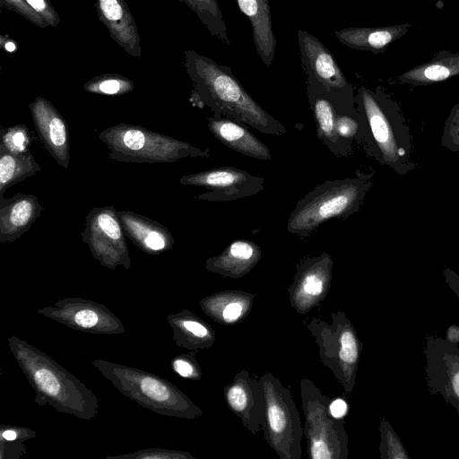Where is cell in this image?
<instances>
[{
	"label": "cell",
	"mask_w": 459,
	"mask_h": 459,
	"mask_svg": "<svg viewBox=\"0 0 459 459\" xmlns=\"http://www.w3.org/2000/svg\"><path fill=\"white\" fill-rule=\"evenodd\" d=\"M0 6L15 12L41 29L48 26L46 21L25 0H0Z\"/></svg>",
	"instance_id": "34"
},
{
	"label": "cell",
	"mask_w": 459,
	"mask_h": 459,
	"mask_svg": "<svg viewBox=\"0 0 459 459\" xmlns=\"http://www.w3.org/2000/svg\"><path fill=\"white\" fill-rule=\"evenodd\" d=\"M100 308L91 306L81 307L74 312L73 316H65V321H71L73 325L82 329H93L100 324Z\"/></svg>",
	"instance_id": "35"
},
{
	"label": "cell",
	"mask_w": 459,
	"mask_h": 459,
	"mask_svg": "<svg viewBox=\"0 0 459 459\" xmlns=\"http://www.w3.org/2000/svg\"><path fill=\"white\" fill-rule=\"evenodd\" d=\"M85 91L103 96H121L134 91V83L129 78L117 74H103L83 84Z\"/></svg>",
	"instance_id": "30"
},
{
	"label": "cell",
	"mask_w": 459,
	"mask_h": 459,
	"mask_svg": "<svg viewBox=\"0 0 459 459\" xmlns=\"http://www.w3.org/2000/svg\"><path fill=\"white\" fill-rule=\"evenodd\" d=\"M441 145L451 152H459V102L454 105L445 121Z\"/></svg>",
	"instance_id": "33"
},
{
	"label": "cell",
	"mask_w": 459,
	"mask_h": 459,
	"mask_svg": "<svg viewBox=\"0 0 459 459\" xmlns=\"http://www.w3.org/2000/svg\"><path fill=\"white\" fill-rule=\"evenodd\" d=\"M307 95L315 119L318 139L335 156L347 157L352 144L342 140L335 126V108L332 89L324 87L313 76H307Z\"/></svg>",
	"instance_id": "16"
},
{
	"label": "cell",
	"mask_w": 459,
	"mask_h": 459,
	"mask_svg": "<svg viewBox=\"0 0 459 459\" xmlns=\"http://www.w3.org/2000/svg\"><path fill=\"white\" fill-rule=\"evenodd\" d=\"M212 134L227 147L260 160H271L269 148L252 134L244 124L227 117H208Z\"/></svg>",
	"instance_id": "21"
},
{
	"label": "cell",
	"mask_w": 459,
	"mask_h": 459,
	"mask_svg": "<svg viewBox=\"0 0 459 459\" xmlns=\"http://www.w3.org/2000/svg\"><path fill=\"white\" fill-rule=\"evenodd\" d=\"M194 359L195 356H184L178 358L173 361L172 367L174 370L181 377L189 378H200L201 370Z\"/></svg>",
	"instance_id": "37"
},
{
	"label": "cell",
	"mask_w": 459,
	"mask_h": 459,
	"mask_svg": "<svg viewBox=\"0 0 459 459\" xmlns=\"http://www.w3.org/2000/svg\"><path fill=\"white\" fill-rule=\"evenodd\" d=\"M97 14L109 36L128 55L142 56L140 35L134 16L125 0H96Z\"/></svg>",
	"instance_id": "18"
},
{
	"label": "cell",
	"mask_w": 459,
	"mask_h": 459,
	"mask_svg": "<svg viewBox=\"0 0 459 459\" xmlns=\"http://www.w3.org/2000/svg\"><path fill=\"white\" fill-rule=\"evenodd\" d=\"M186 4L198 17L209 33L227 46L230 39L217 0H177Z\"/></svg>",
	"instance_id": "29"
},
{
	"label": "cell",
	"mask_w": 459,
	"mask_h": 459,
	"mask_svg": "<svg viewBox=\"0 0 459 459\" xmlns=\"http://www.w3.org/2000/svg\"><path fill=\"white\" fill-rule=\"evenodd\" d=\"M409 22L374 28H346L334 31L344 46L374 54L385 52L387 47L407 33Z\"/></svg>",
	"instance_id": "24"
},
{
	"label": "cell",
	"mask_w": 459,
	"mask_h": 459,
	"mask_svg": "<svg viewBox=\"0 0 459 459\" xmlns=\"http://www.w3.org/2000/svg\"><path fill=\"white\" fill-rule=\"evenodd\" d=\"M459 75V50H441L431 60L398 76V82L411 86H425Z\"/></svg>",
	"instance_id": "26"
},
{
	"label": "cell",
	"mask_w": 459,
	"mask_h": 459,
	"mask_svg": "<svg viewBox=\"0 0 459 459\" xmlns=\"http://www.w3.org/2000/svg\"><path fill=\"white\" fill-rule=\"evenodd\" d=\"M1 46L5 51L10 53L15 52L17 48L14 41L4 36H1Z\"/></svg>",
	"instance_id": "41"
},
{
	"label": "cell",
	"mask_w": 459,
	"mask_h": 459,
	"mask_svg": "<svg viewBox=\"0 0 459 459\" xmlns=\"http://www.w3.org/2000/svg\"><path fill=\"white\" fill-rule=\"evenodd\" d=\"M0 144L14 152H26L29 149L31 139L29 128L25 125H16L9 127H2L0 130Z\"/></svg>",
	"instance_id": "32"
},
{
	"label": "cell",
	"mask_w": 459,
	"mask_h": 459,
	"mask_svg": "<svg viewBox=\"0 0 459 459\" xmlns=\"http://www.w3.org/2000/svg\"><path fill=\"white\" fill-rule=\"evenodd\" d=\"M328 408L331 415L338 420H342L349 412V404L342 397L330 399Z\"/></svg>",
	"instance_id": "38"
},
{
	"label": "cell",
	"mask_w": 459,
	"mask_h": 459,
	"mask_svg": "<svg viewBox=\"0 0 459 459\" xmlns=\"http://www.w3.org/2000/svg\"><path fill=\"white\" fill-rule=\"evenodd\" d=\"M93 364L125 395L152 411L187 419L203 414L202 410L176 386L152 374L100 360Z\"/></svg>",
	"instance_id": "6"
},
{
	"label": "cell",
	"mask_w": 459,
	"mask_h": 459,
	"mask_svg": "<svg viewBox=\"0 0 459 459\" xmlns=\"http://www.w3.org/2000/svg\"><path fill=\"white\" fill-rule=\"evenodd\" d=\"M95 259L110 269L130 267V257L117 211L114 206L92 208L85 218L81 233Z\"/></svg>",
	"instance_id": "10"
},
{
	"label": "cell",
	"mask_w": 459,
	"mask_h": 459,
	"mask_svg": "<svg viewBox=\"0 0 459 459\" xmlns=\"http://www.w3.org/2000/svg\"><path fill=\"white\" fill-rule=\"evenodd\" d=\"M425 379L432 394H440L459 414V348L446 338L426 334Z\"/></svg>",
	"instance_id": "11"
},
{
	"label": "cell",
	"mask_w": 459,
	"mask_h": 459,
	"mask_svg": "<svg viewBox=\"0 0 459 459\" xmlns=\"http://www.w3.org/2000/svg\"><path fill=\"white\" fill-rule=\"evenodd\" d=\"M178 182L206 188L208 191L195 195V199L207 202L235 201L253 196L264 188L263 177L231 166L185 175Z\"/></svg>",
	"instance_id": "12"
},
{
	"label": "cell",
	"mask_w": 459,
	"mask_h": 459,
	"mask_svg": "<svg viewBox=\"0 0 459 459\" xmlns=\"http://www.w3.org/2000/svg\"><path fill=\"white\" fill-rule=\"evenodd\" d=\"M43 210L38 197L31 194L0 198V242L17 240L30 229Z\"/></svg>",
	"instance_id": "19"
},
{
	"label": "cell",
	"mask_w": 459,
	"mask_h": 459,
	"mask_svg": "<svg viewBox=\"0 0 459 459\" xmlns=\"http://www.w3.org/2000/svg\"><path fill=\"white\" fill-rule=\"evenodd\" d=\"M446 338L449 342L457 345L459 343V326L455 325L448 326L446 333Z\"/></svg>",
	"instance_id": "40"
},
{
	"label": "cell",
	"mask_w": 459,
	"mask_h": 459,
	"mask_svg": "<svg viewBox=\"0 0 459 459\" xmlns=\"http://www.w3.org/2000/svg\"><path fill=\"white\" fill-rule=\"evenodd\" d=\"M355 100L368 155L400 176L416 169L411 130L398 103L381 87H359Z\"/></svg>",
	"instance_id": "2"
},
{
	"label": "cell",
	"mask_w": 459,
	"mask_h": 459,
	"mask_svg": "<svg viewBox=\"0 0 459 459\" xmlns=\"http://www.w3.org/2000/svg\"><path fill=\"white\" fill-rule=\"evenodd\" d=\"M444 278L448 287L454 291L456 297L459 299V276L458 274L446 267L443 272Z\"/></svg>",
	"instance_id": "39"
},
{
	"label": "cell",
	"mask_w": 459,
	"mask_h": 459,
	"mask_svg": "<svg viewBox=\"0 0 459 459\" xmlns=\"http://www.w3.org/2000/svg\"><path fill=\"white\" fill-rule=\"evenodd\" d=\"M33 125L44 147L64 169L70 163V139L65 119L55 106L43 97H37L30 105Z\"/></svg>",
	"instance_id": "14"
},
{
	"label": "cell",
	"mask_w": 459,
	"mask_h": 459,
	"mask_svg": "<svg viewBox=\"0 0 459 459\" xmlns=\"http://www.w3.org/2000/svg\"><path fill=\"white\" fill-rule=\"evenodd\" d=\"M255 294L243 290H223L213 293L200 302L204 313L215 322L233 325L250 313Z\"/></svg>",
	"instance_id": "25"
},
{
	"label": "cell",
	"mask_w": 459,
	"mask_h": 459,
	"mask_svg": "<svg viewBox=\"0 0 459 459\" xmlns=\"http://www.w3.org/2000/svg\"><path fill=\"white\" fill-rule=\"evenodd\" d=\"M99 139L109 150L108 158L126 163H167L184 158L210 157L190 143L138 125L120 123L99 133Z\"/></svg>",
	"instance_id": "5"
},
{
	"label": "cell",
	"mask_w": 459,
	"mask_h": 459,
	"mask_svg": "<svg viewBox=\"0 0 459 459\" xmlns=\"http://www.w3.org/2000/svg\"><path fill=\"white\" fill-rule=\"evenodd\" d=\"M48 24L56 28L60 22V17L49 0H25Z\"/></svg>",
	"instance_id": "36"
},
{
	"label": "cell",
	"mask_w": 459,
	"mask_h": 459,
	"mask_svg": "<svg viewBox=\"0 0 459 459\" xmlns=\"http://www.w3.org/2000/svg\"><path fill=\"white\" fill-rule=\"evenodd\" d=\"M264 394V437L280 459H300L304 436L299 411L290 391L271 372L259 378Z\"/></svg>",
	"instance_id": "8"
},
{
	"label": "cell",
	"mask_w": 459,
	"mask_h": 459,
	"mask_svg": "<svg viewBox=\"0 0 459 459\" xmlns=\"http://www.w3.org/2000/svg\"><path fill=\"white\" fill-rule=\"evenodd\" d=\"M261 247L248 239H236L224 250L205 262V268L223 277L240 278L248 273L261 260Z\"/></svg>",
	"instance_id": "22"
},
{
	"label": "cell",
	"mask_w": 459,
	"mask_h": 459,
	"mask_svg": "<svg viewBox=\"0 0 459 459\" xmlns=\"http://www.w3.org/2000/svg\"><path fill=\"white\" fill-rule=\"evenodd\" d=\"M331 318V323L317 317L303 323L318 347L320 360L349 394L355 385L363 343L344 311L332 312Z\"/></svg>",
	"instance_id": "7"
},
{
	"label": "cell",
	"mask_w": 459,
	"mask_h": 459,
	"mask_svg": "<svg viewBox=\"0 0 459 459\" xmlns=\"http://www.w3.org/2000/svg\"><path fill=\"white\" fill-rule=\"evenodd\" d=\"M296 269L288 293L292 308L303 315L326 297L332 283L333 260L328 253L323 252L302 259Z\"/></svg>",
	"instance_id": "13"
},
{
	"label": "cell",
	"mask_w": 459,
	"mask_h": 459,
	"mask_svg": "<svg viewBox=\"0 0 459 459\" xmlns=\"http://www.w3.org/2000/svg\"><path fill=\"white\" fill-rule=\"evenodd\" d=\"M225 402L230 411L239 418L243 426L252 434L260 430L264 414V394L259 379L241 369L223 389Z\"/></svg>",
	"instance_id": "15"
},
{
	"label": "cell",
	"mask_w": 459,
	"mask_h": 459,
	"mask_svg": "<svg viewBox=\"0 0 459 459\" xmlns=\"http://www.w3.org/2000/svg\"><path fill=\"white\" fill-rule=\"evenodd\" d=\"M41 167L30 151L14 152L0 144V198L12 186L35 175Z\"/></svg>",
	"instance_id": "27"
},
{
	"label": "cell",
	"mask_w": 459,
	"mask_h": 459,
	"mask_svg": "<svg viewBox=\"0 0 459 459\" xmlns=\"http://www.w3.org/2000/svg\"><path fill=\"white\" fill-rule=\"evenodd\" d=\"M10 348L34 386L56 410L89 419L97 411L93 394L78 379L28 343L12 337Z\"/></svg>",
	"instance_id": "3"
},
{
	"label": "cell",
	"mask_w": 459,
	"mask_h": 459,
	"mask_svg": "<svg viewBox=\"0 0 459 459\" xmlns=\"http://www.w3.org/2000/svg\"><path fill=\"white\" fill-rule=\"evenodd\" d=\"M184 66L192 83L189 101L208 107L214 117H227L276 136L286 127L264 109L243 88L230 66L216 63L195 50H186Z\"/></svg>",
	"instance_id": "1"
},
{
	"label": "cell",
	"mask_w": 459,
	"mask_h": 459,
	"mask_svg": "<svg viewBox=\"0 0 459 459\" xmlns=\"http://www.w3.org/2000/svg\"><path fill=\"white\" fill-rule=\"evenodd\" d=\"M125 235L147 254L156 255L172 248L175 239L169 229L144 215L117 211Z\"/></svg>",
	"instance_id": "20"
},
{
	"label": "cell",
	"mask_w": 459,
	"mask_h": 459,
	"mask_svg": "<svg viewBox=\"0 0 459 459\" xmlns=\"http://www.w3.org/2000/svg\"><path fill=\"white\" fill-rule=\"evenodd\" d=\"M343 179L326 180L299 200L288 221L289 233L307 238L330 219L346 220L361 207L373 186V173Z\"/></svg>",
	"instance_id": "4"
},
{
	"label": "cell",
	"mask_w": 459,
	"mask_h": 459,
	"mask_svg": "<svg viewBox=\"0 0 459 459\" xmlns=\"http://www.w3.org/2000/svg\"><path fill=\"white\" fill-rule=\"evenodd\" d=\"M2 437L6 440L12 441L16 438L17 435H16L15 431H13L12 429H7L2 433Z\"/></svg>",
	"instance_id": "42"
},
{
	"label": "cell",
	"mask_w": 459,
	"mask_h": 459,
	"mask_svg": "<svg viewBox=\"0 0 459 459\" xmlns=\"http://www.w3.org/2000/svg\"><path fill=\"white\" fill-rule=\"evenodd\" d=\"M171 322L178 332L181 346L195 350L211 347L215 340L213 329L188 311H184Z\"/></svg>",
	"instance_id": "28"
},
{
	"label": "cell",
	"mask_w": 459,
	"mask_h": 459,
	"mask_svg": "<svg viewBox=\"0 0 459 459\" xmlns=\"http://www.w3.org/2000/svg\"><path fill=\"white\" fill-rule=\"evenodd\" d=\"M235 1L251 23L253 41L259 57L265 66L270 67L275 55L276 37L273 30L269 1Z\"/></svg>",
	"instance_id": "23"
},
{
	"label": "cell",
	"mask_w": 459,
	"mask_h": 459,
	"mask_svg": "<svg viewBox=\"0 0 459 459\" xmlns=\"http://www.w3.org/2000/svg\"><path fill=\"white\" fill-rule=\"evenodd\" d=\"M298 45L306 75L313 76L327 89L342 88L349 82L331 51L314 35L298 30Z\"/></svg>",
	"instance_id": "17"
},
{
	"label": "cell",
	"mask_w": 459,
	"mask_h": 459,
	"mask_svg": "<svg viewBox=\"0 0 459 459\" xmlns=\"http://www.w3.org/2000/svg\"><path fill=\"white\" fill-rule=\"evenodd\" d=\"M305 416L304 435L310 459H347L348 434L342 420L333 418L328 408L330 398L315 383L302 377L299 383Z\"/></svg>",
	"instance_id": "9"
},
{
	"label": "cell",
	"mask_w": 459,
	"mask_h": 459,
	"mask_svg": "<svg viewBox=\"0 0 459 459\" xmlns=\"http://www.w3.org/2000/svg\"><path fill=\"white\" fill-rule=\"evenodd\" d=\"M379 431L381 459H408L410 457L397 434L385 418L381 419Z\"/></svg>",
	"instance_id": "31"
}]
</instances>
